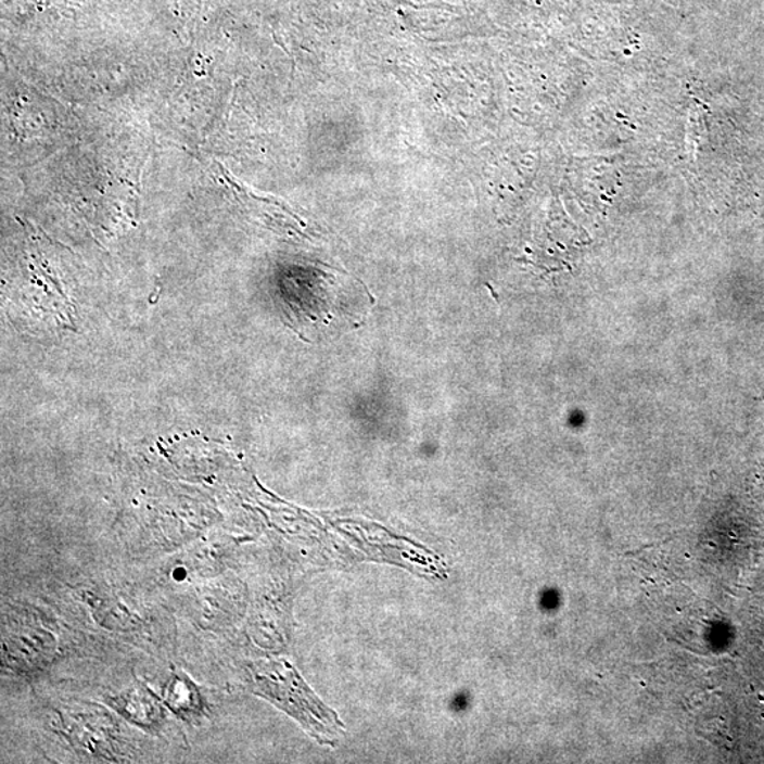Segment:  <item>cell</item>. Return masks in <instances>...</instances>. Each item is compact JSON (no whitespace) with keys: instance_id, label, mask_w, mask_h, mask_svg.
Wrapping results in <instances>:
<instances>
[{"instance_id":"1","label":"cell","mask_w":764,"mask_h":764,"mask_svg":"<svg viewBox=\"0 0 764 764\" xmlns=\"http://www.w3.org/2000/svg\"><path fill=\"white\" fill-rule=\"evenodd\" d=\"M3 633L4 657L15 670L26 673L40 670L53 660L58 641L53 633L31 614H9Z\"/></svg>"},{"instance_id":"3","label":"cell","mask_w":764,"mask_h":764,"mask_svg":"<svg viewBox=\"0 0 764 764\" xmlns=\"http://www.w3.org/2000/svg\"><path fill=\"white\" fill-rule=\"evenodd\" d=\"M112 708L132 724L144 729H155L163 721L162 706L156 697L143 687L130 688L111 698Z\"/></svg>"},{"instance_id":"2","label":"cell","mask_w":764,"mask_h":764,"mask_svg":"<svg viewBox=\"0 0 764 764\" xmlns=\"http://www.w3.org/2000/svg\"><path fill=\"white\" fill-rule=\"evenodd\" d=\"M63 735L77 750L97 757H110L118 742L109 712L100 706H69L60 712Z\"/></svg>"},{"instance_id":"4","label":"cell","mask_w":764,"mask_h":764,"mask_svg":"<svg viewBox=\"0 0 764 764\" xmlns=\"http://www.w3.org/2000/svg\"><path fill=\"white\" fill-rule=\"evenodd\" d=\"M166 705L183 720L202 714L203 701L195 685L189 678L174 675L165 691Z\"/></svg>"}]
</instances>
